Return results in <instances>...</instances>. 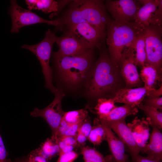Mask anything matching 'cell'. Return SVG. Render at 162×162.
Instances as JSON below:
<instances>
[{
	"mask_svg": "<svg viewBox=\"0 0 162 162\" xmlns=\"http://www.w3.org/2000/svg\"><path fill=\"white\" fill-rule=\"evenodd\" d=\"M87 117L81 123L79 131L88 138L92 126L91 125L90 119L88 118H87Z\"/></svg>",
	"mask_w": 162,
	"mask_h": 162,
	"instance_id": "cell-31",
	"label": "cell"
},
{
	"mask_svg": "<svg viewBox=\"0 0 162 162\" xmlns=\"http://www.w3.org/2000/svg\"><path fill=\"white\" fill-rule=\"evenodd\" d=\"M142 102L145 105L153 107L156 109H162V97L152 98H145Z\"/></svg>",
	"mask_w": 162,
	"mask_h": 162,
	"instance_id": "cell-29",
	"label": "cell"
},
{
	"mask_svg": "<svg viewBox=\"0 0 162 162\" xmlns=\"http://www.w3.org/2000/svg\"><path fill=\"white\" fill-rule=\"evenodd\" d=\"M149 90L144 86L118 89L112 98L115 103H124L138 107Z\"/></svg>",
	"mask_w": 162,
	"mask_h": 162,
	"instance_id": "cell-15",
	"label": "cell"
},
{
	"mask_svg": "<svg viewBox=\"0 0 162 162\" xmlns=\"http://www.w3.org/2000/svg\"><path fill=\"white\" fill-rule=\"evenodd\" d=\"M82 122L69 125L62 136H77L80 127Z\"/></svg>",
	"mask_w": 162,
	"mask_h": 162,
	"instance_id": "cell-32",
	"label": "cell"
},
{
	"mask_svg": "<svg viewBox=\"0 0 162 162\" xmlns=\"http://www.w3.org/2000/svg\"><path fill=\"white\" fill-rule=\"evenodd\" d=\"M8 14L12 20L11 33H19L20 29L22 27L37 23H46L58 27L61 26L57 19L53 20L44 19L31 10L22 8L16 0L11 1Z\"/></svg>",
	"mask_w": 162,
	"mask_h": 162,
	"instance_id": "cell-8",
	"label": "cell"
},
{
	"mask_svg": "<svg viewBox=\"0 0 162 162\" xmlns=\"http://www.w3.org/2000/svg\"><path fill=\"white\" fill-rule=\"evenodd\" d=\"M127 124L140 151L142 152L149 137L150 128L148 121L144 118L140 119L136 117Z\"/></svg>",
	"mask_w": 162,
	"mask_h": 162,
	"instance_id": "cell-17",
	"label": "cell"
},
{
	"mask_svg": "<svg viewBox=\"0 0 162 162\" xmlns=\"http://www.w3.org/2000/svg\"><path fill=\"white\" fill-rule=\"evenodd\" d=\"M150 137L149 143L147 144L142 152L147 156L161 161L162 159V134L160 130L155 126Z\"/></svg>",
	"mask_w": 162,
	"mask_h": 162,
	"instance_id": "cell-19",
	"label": "cell"
},
{
	"mask_svg": "<svg viewBox=\"0 0 162 162\" xmlns=\"http://www.w3.org/2000/svg\"><path fill=\"white\" fill-rule=\"evenodd\" d=\"M60 37H56V42L59 48L58 52L63 56H73L80 55L94 49L83 47L72 35L64 31Z\"/></svg>",
	"mask_w": 162,
	"mask_h": 162,
	"instance_id": "cell-13",
	"label": "cell"
},
{
	"mask_svg": "<svg viewBox=\"0 0 162 162\" xmlns=\"http://www.w3.org/2000/svg\"><path fill=\"white\" fill-rule=\"evenodd\" d=\"M52 56L56 88L62 92L64 89L74 92L84 91L95 62L94 50L73 56H63L57 51Z\"/></svg>",
	"mask_w": 162,
	"mask_h": 162,
	"instance_id": "cell-1",
	"label": "cell"
},
{
	"mask_svg": "<svg viewBox=\"0 0 162 162\" xmlns=\"http://www.w3.org/2000/svg\"><path fill=\"white\" fill-rule=\"evenodd\" d=\"M143 28L135 22H122L111 19L106 29V42L109 55L114 65L119 69L124 49L134 43L136 36Z\"/></svg>",
	"mask_w": 162,
	"mask_h": 162,
	"instance_id": "cell-4",
	"label": "cell"
},
{
	"mask_svg": "<svg viewBox=\"0 0 162 162\" xmlns=\"http://www.w3.org/2000/svg\"><path fill=\"white\" fill-rule=\"evenodd\" d=\"M56 38L55 34L48 29L44 38L38 43L30 45L24 44L21 46L29 50L36 56L41 66L45 80V87L54 94L57 88L53 84V70L50 65V62L52 46L56 42Z\"/></svg>",
	"mask_w": 162,
	"mask_h": 162,
	"instance_id": "cell-5",
	"label": "cell"
},
{
	"mask_svg": "<svg viewBox=\"0 0 162 162\" xmlns=\"http://www.w3.org/2000/svg\"><path fill=\"white\" fill-rule=\"evenodd\" d=\"M6 162H29L28 156H26L22 157L16 158L13 160L10 159H7Z\"/></svg>",
	"mask_w": 162,
	"mask_h": 162,
	"instance_id": "cell-40",
	"label": "cell"
},
{
	"mask_svg": "<svg viewBox=\"0 0 162 162\" xmlns=\"http://www.w3.org/2000/svg\"><path fill=\"white\" fill-rule=\"evenodd\" d=\"M71 0H26V4L29 10H41L45 14L55 13L51 17L54 16Z\"/></svg>",
	"mask_w": 162,
	"mask_h": 162,
	"instance_id": "cell-18",
	"label": "cell"
},
{
	"mask_svg": "<svg viewBox=\"0 0 162 162\" xmlns=\"http://www.w3.org/2000/svg\"><path fill=\"white\" fill-rule=\"evenodd\" d=\"M106 10L103 0L72 1L61 16L57 18L61 24L58 27L88 22L106 32L107 24L111 19Z\"/></svg>",
	"mask_w": 162,
	"mask_h": 162,
	"instance_id": "cell-3",
	"label": "cell"
},
{
	"mask_svg": "<svg viewBox=\"0 0 162 162\" xmlns=\"http://www.w3.org/2000/svg\"><path fill=\"white\" fill-rule=\"evenodd\" d=\"M28 156L29 162H48L47 160L39 155L35 150L31 152Z\"/></svg>",
	"mask_w": 162,
	"mask_h": 162,
	"instance_id": "cell-34",
	"label": "cell"
},
{
	"mask_svg": "<svg viewBox=\"0 0 162 162\" xmlns=\"http://www.w3.org/2000/svg\"><path fill=\"white\" fill-rule=\"evenodd\" d=\"M74 147L71 145H66L62 149H60L59 155L69 152L73 151Z\"/></svg>",
	"mask_w": 162,
	"mask_h": 162,
	"instance_id": "cell-39",
	"label": "cell"
},
{
	"mask_svg": "<svg viewBox=\"0 0 162 162\" xmlns=\"http://www.w3.org/2000/svg\"><path fill=\"white\" fill-rule=\"evenodd\" d=\"M113 98H100L94 108L96 113L100 117L109 114L116 106Z\"/></svg>",
	"mask_w": 162,
	"mask_h": 162,
	"instance_id": "cell-26",
	"label": "cell"
},
{
	"mask_svg": "<svg viewBox=\"0 0 162 162\" xmlns=\"http://www.w3.org/2000/svg\"><path fill=\"white\" fill-rule=\"evenodd\" d=\"M144 28L145 33L146 64L154 66L161 76L162 25H150Z\"/></svg>",
	"mask_w": 162,
	"mask_h": 162,
	"instance_id": "cell-7",
	"label": "cell"
},
{
	"mask_svg": "<svg viewBox=\"0 0 162 162\" xmlns=\"http://www.w3.org/2000/svg\"><path fill=\"white\" fill-rule=\"evenodd\" d=\"M134 22L143 27L150 25H162V0H140Z\"/></svg>",
	"mask_w": 162,
	"mask_h": 162,
	"instance_id": "cell-12",
	"label": "cell"
},
{
	"mask_svg": "<svg viewBox=\"0 0 162 162\" xmlns=\"http://www.w3.org/2000/svg\"><path fill=\"white\" fill-rule=\"evenodd\" d=\"M162 94V86L158 89H153L148 91L146 95L147 98H155L160 97Z\"/></svg>",
	"mask_w": 162,
	"mask_h": 162,
	"instance_id": "cell-36",
	"label": "cell"
},
{
	"mask_svg": "<svg viewBox=\"0 0 162 162\" xmlns=\"http://www.w3.org/2000/svg\"><path fill=\"white\" fill-rule=\"evenodd\" d=\"M99 119L105 130L106 140L112 156L116 162H128V155L125 153V145L115 135L106 121Z\"/></svg>",
	"mask_w": 162,
	"mask_h": 162,
	"instance_id": "cell-16",
	"label": "cell"
},
{
	"mask_svg": "<svg viewBox=\"0 0 162 162\" xmlns=\"http://www.w3.org/2000/svg\"><path fill=\"white\" fill-rule=\"evenodd\" d=\"M142 68L140 76L141 80L144 83V86L149 90L155 88V85L158 81L161 80V76L151 65L146 64Z\"/></svg>",
	"mask_w": 162,
	"mask_h": 162,
	"instance_id": "cell-20",
	"label": "cell"
},
{
	"mask_svg": "<svg viewBox=\"0 0 162 162\" xmlns=\"http://www.w3.org/2000/svg\"><path fill=\"white\" fill-rule=\"evenodd\" d=\"M57 138L58 140L63 141L66 145L75 146L77 144L76 136H63Z\"/></svg>",
	"mask_w": 162,
	"mask_h": 162,
	"instance_id": "cell-35",
	"label": "cell"
},
{
	"mask_svg": "<svg viewBox=\"0 0 162 162\" xmlns=\"http://www.w3.org/2000/svg\"><path fill=\"white\" fill-rule=\"evenodd\" d=\"M7 153L0 134V162H6Z\"/></svg>",
	"mask_w": 162,
	"mask_h": 162,
	"instance_id": "cell-37",
	"label": "cell"
},
{
	"mask_svg": "<svg viewBox=\"0 0 162 162\" xmlns=\"http://www.w3.org/2000/svg\"><path fill=\"white\" fill-rule=\"evenodd\" d=\"M85 162H91L89 161H85ZM105 162H116V161L112 155H109V157L107 160Z\"/></svg>",
	"mask_w": 162,
	"mask_h": 162,
	"instance_id": "cell-41",
	"label": "cell"
},
{
	"mask_svg": "<svg viewBox=\"0 0 162 162\" xmlns=\"http://www.w3.org/2000/svg\"><path fill=\"white\" fill-rule=\"evenodd\" d=\"M134 44V43L124 49L119 66L127 88L138 87L141 82L135 60Z\"/></svg>",
	"mask_w": 162,
	"mask_h": 162,
	"instance_id": "cell-11",
	"label": "cell"
},
{
	"mask_svg": "<svg viewBox=\"0 0 162 162\" xmlns=\"http://www.w3.org/2000/svg\"><path fill=\"white\" fill-rule=\"evenodd\" d=\"M35 150L39 155L48 161L59 154L60 149L56 137L52 135L51 138L47 139Z\"/></svg>",
	"mask_w": 162,
	"mask_h": 162,
	"instance_id": "cell-23",
	"label": "cell"
},
{
	"mask_svg": "<svg viewBox=\"0 0 162 162\" xmlns=\"http://www.w3.org/2000/svg\"><path fill=\"white\" fill-rule=\"evenodd\" d=\"M81 153L85 161L105 162L109 156L104 158L103 155L95 149L88 147H83Z\"/></svg>",
	"mask_w": 162,
	"mask_h": 162,
	"instance_id": "cell-28",
	"label": "cell"
},
{
	"mask_svg": "<svg viewBox=\"0 0 162 162\" xmlns=\"http://www.w3.org/2000/svg\"><path fill=\"white\" fill-rule=\"evenodd\" d=\"M88 139V138L83 134L78 131L76 136L77 143L80 144H83Z\"/></svg>",
	"mask_w": 162,
	"mask_h": 162,
	"instance_id": "cell-38",
	"label": "cell"
},
{
	"mask_svg": "<svg viewBox=\"0 0 162 162\" xmlns=\"http://www.w3.org/2000/svg\"><path fill=\"white\" fill-rule=\"evenodd\" d=\"M135 60L137 66L141 68L146 63V55L145 51V33L144 28L137 34L134 44Z\"/></svg>",
	"mask_w": 162,
	"mask_h": 162,
	"instance_id": "cell-22",
	"label": "cell"
},
{
	"mask_svg": "<svg viewBox=\"0 0 162 162\" xmlns=\"http://www.w3.org/2000/svg\"><path fill=\"white\" fill-rule=\"evenodd\" d=\"M139 111L137 107L126 104L116 106L108 114L99 117L106 121H112L125 118L128 116L136 114Z\"/></svg>",
	"mask_w": 162,
	"mask_h": 162,
	"instance_id": "cell-21",
	"label": "cell"
},
{
	"mask_svg": "<svg viewBox=\"0 0 162 162\" xmlns=\"http://www.w3.org/2000/svg\"><path fill=\"white\" fill-rule=\"evenodd\" d=\"M74 37L84 47L88 49H100L103 46L106 32L88 22H82L60 28Z\"/></svg>",
	"mask_w": 162,
	"mask_h": 162,
	"instance_id": "cell-6",
	"label": "cell"
},
{
	"mask_svg": "<svg viewBox=\"0 0 162 162\" xmlns=\"http://www.w3.org/2000/svg\"><path fill=\"white\" fill-rule=\"evenodd\" d=\"M133 162H161L159 160L148 156L144 157L139 154L131 155Z\"/></svg>",
	"mask_w": 162,
	"mask_h": 162,
	"instance_id": "cell-33",
	"label": "cell"
},
{
	"mask_svg": "<svg viewBox=\"0 0 162 162\" xmlns=\"http://www.w3.org/2000/svg\"><path fill=\"white\" fill-rule=\"evenodd\" d=\"M100 49V54L93 66L84 91L85 95L91 99L114 95L118 90L119 69L114 65L105 48Z\"/></svg>",
	"mask_w": 162,
	"mask_h": 162,
	"instance_id": "cell-2",
	"label": "cell"
},
{
	"mask_svg": "<svg viewBox=\"0 0 162 162\" xmlns=\"http://www.w3.org/2000/svg\"><path fill=\"white\" fill-rule=\"evenodd\" d=\"M52 101L47 107L42 109L35 108L30 113L34 117H40L47 122L54 135L58 129L64 112L62 110V101L65 95L63 92L57 88Z\"/></svg>",
	"mask_w": 162,
	"mask_h": 162,
	"instance_id": "cell-10",
	"label": "cell"
},
{
	"mask_svg": "<svg viewBox=\"0 0 162 162\" xmlns=\"http://www.w3.org/2000/svg\"><path fill=\"white\" fill-rule=\"evenodd\" d=\"M104 2L112 19L122 22H134L136 14L142 5L140 0H106Z\"/></svg>",
	"mask_w": 162,
	"mask_h": 162,
	"instance_id": "cell-9",
	"label": "cell"
},
{
	"mask_svg": "<svg viewBox=\"0 0 162 162\" xmlns=\"http://www.w3.org/2000/svg\"><path fill=\"white\" fill-rule=\"evenodd\" d=\"M138 107L143 110L147 116L150 125L159 129L162 128V112L153 107L145 105L142 102Z\"/></svg>",
	"mask_w": 162,
	"mask_h": 162,
	"instance_id": "cell-24",
	"label": "cell"
},
{
	"mask_svg": "<svg viewBox=\"0 0 162 162\" xmlns=\"http://www.w3.org/2000/svg\"><path fill=\"white\" fill-rule=\"evenodd\" d=\"M88 112L83 109L64 112L62 119L72 125L82 122L88 116Z\"/></svg>",
	"mask_w": 162,
	"mask_h": 162,
	"instance_id": "cell-27",
	"label": "cell"
},
{
	"mask_svg": "<svg viewBox=\"0 0 162 162\" xmlns=\"http://www.w3.org/2000/svg\"><path fill=\"white\" fill-rule=\"evenodd\" d=\"M78 154L72 151L59 155L56 162H74L78 157Z\"/></svg>",
	"mask_w": 162,
	"mask_h": 162,
	"instance_id": "cell-30",
	"label": "cell"
},
{
	"mask_svg": "<svg viewBox=\"0 0 162 162\" xmlns=\"http://www.w3.org/2000/svg\"><path fill=\"white\" fill-rule=\"evenodd\" d=\"M88 139L94 145H99L103 141L106 140V133L99 118L94 119Z\"/></svg>",
	"mask_w": 162,
	"mask_h": 162,
	"instance_id": "cell-25",
	"label": "cell"
},
{
	"mask_svg": "<svg viewBox=\"0 0 162 162\" xmlns=\"http://www.w3.org/2000/svg\"><path fill=\"white\" fill-rule=\"evenodd\" d=\"M125 119L112 121H105L110 128L118 135L124 144L127 146L130 154H138L140 149L136 143Z\"/></svg>",
	"mask_w": 162,
	"mask_h": 162,
	"instance_id": "cell-14",
	"label": "cell"
}]
</instances>
